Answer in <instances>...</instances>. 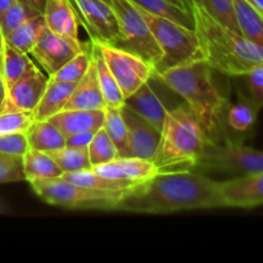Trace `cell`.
Here are the masks:
<instances>
[{
  "mask_svg": "<svg viewBox=\"0 0 263 263\" xmlns=\"http://www.w3.org/2000/svg\"><path fill=\"white\" fill-rule=\"evenodd\" d=\"M226 208L220 181L190 170L158 172L136 185L118 202L116 211L143 215H167L194 210Z\"/></svg>",
  "mask_w": 263,
  "mask_h": 263,
  "instance_id": "1",
  "label": "cell"
},
{
  "mask_svg": "<svg viewBox=\"0 0 263 263\" xmlns=\"http://www.w3.org/2000/svg\"><path fill=\"white\" fill-rule=\"evenodd\" d=\"M212 71L203 59H195L153 74V79L185 100L202 127L207 143H217L226 136L222 116L228 99L215 85Z\"/></svg>",
  "mask_w": 263,
  "mask_h": 263,
  "instance_id": "2",
  "label": "cell"
},
{
  "mask_svg": "<svg viewBox=\"0 0 263 263\" xmlns=\"http://www.w3.org/2000/svg\"><path fill=\"white\" fill-rule=\"evenodd\" d=\"M190 13L202 59L213 71L229 77H244L263 63L262 45L218 22L194 0H190Z\"/></svg>",
  "mask_w": 263,
  "mask_h": 263,
  "instance_id": "3",
  "label": "cell"
},
{
  "mask_svg": "<svg viewBox=\"0 0 263 263\" xmlns=\"http://www.w3.org/2000/svg\"><path fill=\"white\" fill-rule=\"evenodd\" d=\"M207 140L186 104L167 110L153 163L159 172L194 168Z\"/></svg>",
  "mask_w": 263,
  "mask_h": 263,
  "instance_id": "4",
  "label": "cell"
},
{
  "mask_svg": "<svg viewBox=\"0 0 263 263\" xmlns=\"http://www.w3.org/2000/svg\"><path fill=\"white\" fill-rule=\"evenodd\" d=\"M28 184L41 200L66 210L116 211L120 199L126 194L81 186L61 176L33 180Z\"/></svg>",
  "mask_w": 263,
  "mask_h": 263,
  "instance_id": "5",
  "label": "cell"
},
{
  "mask_svg": "<svg viewBox=\"0 0 263 263\" xmlns=\"http://www.w3.org/2000/svg\"><path fill=\"white\" fill-rule=\"evenodd\" d=\"M140 10L162 51V58L154 67L153 74L185 62L202 59L194 28L141 8Z\"/></svg>",
  "mask_w": 263,
  "mask_h": 263,
  "instance_id": "6",
  "label": "cell"
},
{
  "mask_svg": "<svg viewBox=\"0 0 263 263\" xmlns=\"http://www.w3.org/2000/svg\"><path fill=\"white\" fill-rule=\"evenodd\" d=\"M195 167L210 172L236 176L263 171V151L244 145L225 136L217 143H207Z\"/></svg>",
  "mask_w": 263,
  "mask_h": 263,
  "instance_id": "7",
  "label": "cell"
},
{
  "mask_svg": "<svg viewBox=\"0 0 263 263\" xmlns=\"http://www.w3.org/2000/svg\"><path fill=\"white\" fill-rule=\"evenodd\" d=\"M120 28V40L116 46L136 54L154 67L162 58V51L141 13L130 0H110Z\"/></svg>",
  "mask_w": 263,
  "mask_h": 263,
  "instance_id": "8",
  "label": "cell"
},
{
  "mask_svg": "<svg viewBox=\"0 0 263 263\" xmlns=\"http://www.w3.org/2000/svg\"><path fill=\"white\" fill-rule=\"evenodd\" d=\"M91 40L99 46L100 53L115 76L125 99L153 79V66L143 58L120 46L102 43L95 39Z\"/></svg>",
  "mask_w": 263,
  "mask_h": 263,
  "instance_id": "9",
  "label": "cell"
},
{
  "mask_svg": "<svg viewBox=\"0 0 263 263\" xmlns=\"http://www.w3.org/2000/svg\"><path fill=\"white\" fill-rule=\"evenodd\" d=\"M85 46L86 44H82L80 39L61 35L44 26L37 41L31 49L30 55L33 57L49 77L76 54L84 50Z\"/></svg>",
  "mask_w": 263,
  "mask_h": 263,
  "instance_id": "10",
  "label": "cell"
},
{
  "mask_svg": "<svg viewBox=\"0 0 263 263\" xmlns=\"http://www.w3.org/2000/svg\"><path fill=\"white\" fill-rule=\"evenodd\" d=\"M77 12V17L90 39L102 43L117 45L120 28L117 18L109 3L104 0H71Z\"/></svg>",
  "mask_w": 263,
  "mask_h": 263,
  "instance_id": "11",
  "label": "cell"
},
{
  "mask_svg": "<svg viewBox=\"0 0 263 263\" xmlns=\"http://www.w3.org/2000/svg\"><path fill=\"white\" fill-rule=\"evenodd\" d=\"M48 81V74L44 73L35 64L27 73L23 74L8 89L7 98L3 107L0 108V113L9 110L32 112L43 97Z\"/></svg>",
  "mask_w": 263,
  "mask_h": 263,
  "instance_id": "12",
  "label": "cell"
},
{
  "mask_svg": "<svg viewBox=\"0 0 263 263\" xmlns=\"http://www.w3.org/2000/svg\"><path fill=\"white\" fill-rule=\"evenodd\" d=\"M226 208H254L263 205V171L220 181Z\"/></svg>",
  "mask_w": 263,
  "mask_h": 263,
  "instance_id": "13",
  "label": "cell"
},
{
  "mask_svg": "<svg viewBox=\"0 0 263 263\" xmlns=\"http://www.w3.org/2000/svg\"><path fill=\"white\" fill-rule=\"evenodd\" d=\"M122 115L128 131V157L152 161L158 146L161 133L139 117L126 104L122 107Z\"/></svg>",
  "mask_w": 263,
  "mask_h": 263,
  "instance_id": "14",
  "label": "cell"
},
{
  "mask_svg": "<svg viewBox=\"0 0 263 263\" xmlns=\"http://www.w3.org/2000/svg\"><path fill=\"white\" fill-rule=\"evenodd\" d=\"M91 170L102 176L135 185L148 181L159 172L153 161L138 157H117L115 161L92 167Z\"/></svg>",
  "mask_w": 263,
  "mask_h": 263,
  "instance_id": "15",
  "label": "cell"
},
{
  "mask_svg": "<svg viewBox=\"0 0 263 263\" xmlns=\"http://www.w3.org/2000/svg\"><path fill=\"white\" fill-rule=\"evenodd\" d=\"M105 109H63L49 118L66 138L85 131H98L103 127Z\"/></svg>",
  "mask_w": 263,
  "mask_h": 263,
  "instance_id": "16",
  "label": "cell"
},
{
  "mask_svg": "<svg viewBox=\"0 0 263 263\" xmlns=\"http://www.w3.org/2000/svg\"><path fill=\"white\" fill-rule=\"evenodd\" d=\"M149 82H145L140 89L130 95L126 99L125 104L139 117L143 118L144 121H146L149 125H152L161 133L168 109L164 107V104Z\"/></svg>",
  "mask_w": 263,
  "mask_h": 263,
  "instance_id": "17",
  "label": "cell"
},
{
  "mask_svg": "<svg viewBox=\"0 0 263 263\" xmlns=\"http://www.w3.org/2000/svg\"><path fill=\"white\" fill-rule=\"evenodd\" d=\"M43 15L49 30L79 39V17L69 0H45Z\"/></svg>",
  "mask_w": 263,
  "mask_h": 263,
  "instance_id": "18",
  "label": "cell"
},
{
  "mask_svg": "<svg viewBox=\"0 0 263 263\" xmlns=\"http://www.w3.org/2000/svg\"><path fill=\"white\" fill-rule=\"evenodd\" d=\"M104 98L100 91L94 63H90L86 73L74 85V89L63 109H105ZM62 109V110H63Z\"/></svg>",
  "mask_w": 263,
  "mask_h": 263,
  "instance_id": "19",
  "label": "cell"
},
{
  "mask_svg": "<svg viewBox=\"0 0 263 263\" xmlns=\"http://www.w3.org/2000/svg\"><path fill=\"white\" fill-rule=\"evenodd\" d=\"M90 53H91L98 84H99L100 91L104 98L105 105H107V108H122L126 102L125 97H123L115 76L108 68L107 63H105L104 58L99 50V46L91 39H90Z\"/></svg>",
  "mask_w": 263,
  "mask_h": 263,
  "instance_id": "20",
  "label": "cell"
},
{
  "mask_svg": "<svg viewBox=\"0 0 263 263\" xmlns=\"http://www.w3.org/2000/svg\"><path fill=\"white\" fill-rule=\"evenodd\" d=\"M76 84L59 82L49 80L43 97L39 100L37 105L32 110L36 121L49 120L51 116L57 115L64 108L68 102Z\"/></svg>",
  "mask_w": 263,
  "mask_h": 263,
  "instance_id": "21",
  "label": "cell"
},
{
  "mask_svg": "<svg viewBox=\"0 0 263 263\" xmlns=\"http://www.w3.org/2000/svg\"><path fill=\"white\" fill-rule=\"evenodd\" d=\"M234 15L240 35L263 46V14L248 0H233Z\"/></svg>",
  "mask_w": 263,
  "mask_h": 263,
  "instance_id": "22",
  "label": "cell"
},
{
  "mask_svg": "<svg viewBox=\"0 0 263 263\" xmlns=\"http://www.w3.org/2000/svg\"><path fill=\"white\" fill-rule=\"evenodd\" d=\"M22 166L25 179L28 182L33 180L54 179L63 174L50 154L32 148H28L22 157Z\"/></svg>",
  "mask_w": 263,
  "mask_h": 263,
  "instance_id": "23",
  "label": "cell"
},
{
  "mask_svg": "<svg viewBox=\"0 0 263 263\" xmlns=\"http://www.w3.org/2000/svg\"><path fill=\"white\" fill-rule=\"evenodd\" d=\"M26 135L30 148L46 153L58 151L66 145V136L48 120L35 121Z\"/></svg>",
  "mask_w": 263,
  "mask_h": 263,
  "instance_id": "24",
  "label": "cell"
},
{
  "mask_svg": "<svg viewBox=\"0 0 263 263\" xmlns=\"http://www.w3.org/2000/svg\"><path fill=\"white\" fill-rule=\"evenodd\" d=\"M259 110L261 107L251 97L240 95V99L228 109L226 122L235 133H248L257 122Z\"/></svg>",
  "mask_w": 263,
  "mask_h": 263,
  "instance_id": "25",
  "label": "cell"
},
{
  "mask_svg": "<svg viewBox=\"0 0 263 263\" xmlns=\"http://www.w3.org/2000/svg\"><path fill=\"white\" fill-rule=\"evenodd\" d=\"M61 177L68 180V181L74 182L77 185H81V186L92 187V189L98 190H105V192L127 193L133 187L136 186L135 184H131V182L121 181V180H115L102 176V175L97 174L92 170H86V171L80 172H66V174H62Z\"/></svg>",
  "mask_w": 263,
  "mask_h": 263,
  "instance_id": "26",
  "label": "cell"
},
{
  "mask_svg": "<svg viewBox=\"0 0 263 263\" xmlns=\"http://www.w3.org/2000/svg\"><path fill=\"white\" fill-rule=\"evenodd\" d=\"M33 66H35V63L28 57V54L22 53V51L12 48V46L5 43L4 53H3L2 74L3 79H4L5 86H7V91L13 84H15L23 74L27 73Z\"/></svg>",
  "mask_w": 263,
  "mask_h": 263,
  "instance_id": "27",
  "label": "cell"
},
{
  "mask_svg": "<svg viewBox=\"0 0 263 263\" xmlns=\"http://www.w3.org/2000/svg\"><path fill=\"white\" fill-rule=\"evenodd\" d=\"M45 26V21H44L43 14H36L35 17L30 18L26 21L23 25L15 28L13 32L5 37V43L10 45L12 48L17 49V50L22 51L30 55L31 49L37 41L39 36H40L41 30Z\"/></svg>",
  "mask_w": 263,
  "mask_h": 263,
  "instance_id": "28",
  "label": "cell"
},
{
  "mask_svg": "<svg viewBox=\"0 0 263 263\" xmlns=\"http://www.w3.org/2000/svg\"><path fill=\"white\" fill-rule=\"evenodd\" d=\"M103 128L117 148L118 157H128V131L122 108H105Z\"/></svg>",
  "mask_w": 263,
  "mask_h": 263,
  "instance_id": "29",
  "label": "cell"
},
{
  "mask_svg": "<svg viewBox=\"0 0 263 263\" xmlns=\"http://www.w3.org/2000/svg\"><path fill=\"white\" fill-rule=\"evenodd\" d=\"M91 63V53H90V44H86L84 50L69 59L66 64L61 67L55 73L50 74L49 80L59 82H68V84H77L86 73Z\"/></svg>",
  "mask_w": 263,
  "mask_h": 263,
  "instance_id": "30",
  "label": "cell"
},
{
  "mask_svg": "<svg viewBox=\"0 0 263 263\" xmlns=\"http://www.w3.org/2000/svg\"><path fill=\"white\" fill-rule=\"evenodd\" d=\"M51 157L57 162L63 174L66 172H80L91 170L89 152L87 148H74V146L64 145L58 151L50 152Z\"/></svg>",
  "mask_w": 263,
  "mask_h": 263,
  "instance_id": "31",
  "label": "cell"
},
{
  "mask_svg": "<svg viewBox=\"0 0 263 263\" xmlns=\"http://www.w3.org/2000/svg\"><path fill=\"white\" fill-rule=\"evenodd\" d=\"M130 2H133L134 4L138 5L141 9L163 15V17L176 21V22L186 26V27H194L192 13L171 4L167 0H130Z\"/></svg>",
  "mask_w": 263,
  "mask_h": 263,
  "instance_id": "32",
  "label": "cell"
},
{
  "mask_svg": "<svg viewBox=\"0 0 263 263\" xmlns=\"http://www.w3.org/2000/svg\"><path fill=\"white\" fill-rule=\"evenodd\" d=\"M87 152H89L91 167L109 163V162L115 161L118 157L117 148H116V145L103 127H100L94 134L91 143L87 146Z\"/></svg>",
  "mask_w": 263,
  "mask_h": 263,
  "instance_id": "33",
  "label": "cell"
},
{
  "mask_svg": "<svg viewBox=\"0 0 263 263\" xmlns=\"http://www.w3.org/2000/svg\"><path fill=\"white\" fill-rule=\"evenodd\" d=\"M36 14H41L33 8L23 4V3L15 0L14 4L5 12V14L0 18V27H2L3 35L7 37L10 32L20 27L21 25L28 21L30 18L35 17Z\"/></svg>",
  "mask_w": 263,
  "mask_h": 263,
  "instance_id": "34",
  "label": "cell"
},
{
  "mask_svg": "<svg viewBox=\"0 0 263 263\" xmlns=\"http://www.w3.org/2000/svg\"><path fill=\"white\" fill-rule=\"evenodd\" d=\"M32 112L9 110L0 113V135L14 133H27L35 122Z\"/></svg>",
  "mask_w": 263,
  "mask_h": 263,
  "instance_id": "35",
  "label": "cell"
},
{
  "mask_svg": "<svg viewBox=\"0 0 263 263\" xmlns=\"http://www.w3.org/2000/svg\"><path fill=\"white\" fill-rule=\"evenodd\" d=\"M18 181H26L22 158L0 153V184Z\"/></svg>",
  "mask_w": 263,
  "mask_h": 263,
  "instance_id": "36",
  "label": "cell"
},
{
  "mask_svg": "<svg viewBox=\"0 0 263 263\" xmlns=\"http://www.w3.org/2000/svg\"><path fill=\"white\" fill-rule=\"evenodd\" d=\"M28 139L26 133H14L0 135V153L5 156L21 157L28 151Z\"/></svg>",
  "mask_w": 263,
  "mask_h": 263,
  "instance_id": "37",
  "label": "cell"
},
{
  "mask_svg": "<svg viewBox=\"0 0 263 263\" xmlns=\"http://www.w3.org/2000/svg\"><path fill=\"white\" fill-rule=\"evenodd\" d=\"M244 77L247 79L249 97L263 108V63L253 67Z\"/></svg>",
  "mask_w": 263,
  "mask_h": 263,
  "instance_id": "38",
  "label": "cell"
},
{
  "mask_svg": "<svg viewBox=\"0 0 263 263\" xmlns=\"http://www.w3.org/2000/svg\"><path fill=\"white\" fill-rule=\"evenodd\" d=\"M97 131H85V133L74 134V135L66 138V145L74 146V148H87L91 143L94 134Z\"/></svg>",
  "mask_w": 263,
  "mask_h": 263,
  "instance_id": "39",
  "label": "cell"
},
{
  "mask_svg": "<svg viewBox=\"0 0 263 263\" xmlns=\"http://www.w3.org/2000/svg\"><path fill=\"white\" fill-rule=\"evenodd\" d=\"M18 2L23 3V4L33 8V9L37 10L39 13H41V14H43L44 7H45V0H18Z\"/></svg>",
  "mask_w": 263,
  "mask_h": 263,
  "instance_id": "40",
  "label": "cell"
},
{
  "mask_svg": "<svg viewBox=\"0 0 263 263\" xmlns=\"http://www.w3.org/2000/svg\"><path fill=\"white\" fill-rule=\"evenodd\" d=\"M5 98H7V86H5L3 74L0 73V108H2L3 104H4Z\"/></svg>",
  "mask_w": 263,
  "mask_h": 263,
  "instance_id": "41",
  "label": "cell"
},
{
  "mask_svg": "<svg viewBox=\"0 0 263 263\" xmlns=\"http://www.w3.org/2000/svg\"><path fill=\"white\" fill-rule=\"evenodd\" d=\"M167 2L176 5V7L181 8V9H185L187 10V12H190V0H167Z\"/></svg>",
  "mask_w": 263,
  "mask_h": 263,
  "instance_id": "42",
  "label": "cell"
},
{
  "mask_svg": "<svg viewBox=\"0 0 263 263\" xmlns=\"http://www.w3.org/2000/svg\"><path fill=\"white\" fill-rule=\"evenodd\" d=\"M15 0H0V18L5 14L8 9L14 4Z\"/></svg>",
  "mask_w": 263,
  "mask_h": 263,
  "instance_id": "43",
  "label": "cell"
},
{
  "mask_svg": "<svg viewBox=\"0 0 263 263\" xmlns=\"http://www.w3.org/2000/svg\"><path fill=\"white\" fill-rule=\"evenodd\" d=\"M5 46V37L3 35L2 27H0V73H2V63H3V53H4Z\"/></svg>",
  "mask_w": 263,
  "mask_h": 263,
  "instance_id": "44",
  "label": "cell"
},
{
  "mask_svg": "<svg viewBox=\"0 0 263 263\" xmlns=\"http://www.w3.org/2000/svg\"><path fill=\"white\" fill-rule=\"evenodd\" d=\"M252 5H253L256 9H258L259 12L263 14V0H248Z\"/></svg>",
  "mask_w": 263,
  "mask_h": 263,
  "instance_id": "45",
  "label": "cell"
},
{
  "mask_svg": "<svg viewBox=\"0 0 263 263\" xmlns=\"http://www.w3.org/2000/svg\"><path fill=\"white\" fill-rule=\"evenodd\" d=\"M4 210H5V208H4V205H3L2 203H0V213H3V212H4Z\"/></svg>",
  "mask_w": 263,
  "mask_h": 263,
  "instance_id": "46",
  "label": "cell"
},
{
  "mask_svg": "<svg viewBox=\"0 0 263 263\" xmlns=\"http://www.w3.org/2000/svg\"><path fill=\"white\" fill-rule=\"evenodd\" d=\"M104 2H107V3H109V2H110V0H104Z\"/></svg>",
  "mask_w": 263,
  "mask_h": 263,
  "instance_id": "47",
  "label": "cell"
},
{
  "mask_svg": "<svg viewBox=\"0 0 263 263\" xmlns=\"http://www.w3.org/2000/svg\"><path fill=\"white\" fill-rule=\"evenodd\" d=\"M69 2H71V0H69ZM71 3H72V2H71Z\"/></svg>",
  "mask_w": 263,
  "mask_h": 263,
  "instance_id": "48",
  "label": "cell"
}]
</instances>
